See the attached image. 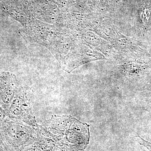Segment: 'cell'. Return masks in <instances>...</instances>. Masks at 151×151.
I'll use <instances>...</instances> for the list:
<instances>
[{
  "label": "cell",
  "instance_id": "6da1fadb",
  "mask_svg": "<svg viewBox=\"0 0 151 151\" xmlns=\"http://www.w3.org/2000/svg\"><path fill=\"white\" fill-rule=\"evenodd\" d=\"M14 90L10 87L3 90L1 93V97L3 103L6 105L9 104L14 99Z\"/></svg>",
  "mask_w": 151,
  "mask_h": 151
},
{
  "label": "cell",
  "instance_id": "7a4b0ae2",
  "mask_svg": "<svg viewBox=\"0 0 151 151\" xmlns=\"http://www.w3.org/2000/svg\"><path fill=\"white\" fill-rule=\"evenodd\" d=\"M3 116V112L2 111L1 109L0 108V119L2 118Z\"/></svg>",
  "mask_w": 151,
  "mask_h": 151
}]
</instances>
